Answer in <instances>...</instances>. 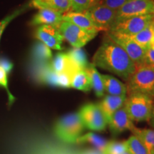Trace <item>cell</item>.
<instances>
[{"mask_svg":"<svg viewBox=\"0 0 154 154\" xmlns=\"http://www.w3.org/2000/svg\"><path fill=\"white\" fill-rule=\"evenodd\" d=\"M92 63L126 82L136 69V64L124 49L109 36L94 55Z\"/></svg>","mask_w":154,"mask_h":154,"instance_id":"1","label":"cell"},{"mask_svg":"<svg viewBox=\"0 0 154 154\" xmlns=\"http://www.w3.org/2000/svg\"><path fill=\"white\" fill-rule=\"evenodd\" d=\"M126 86L128 96L141 94L154 99V69L146 64L137 66L126 81Z\"/></svg>","mask_w":154,"mask_h":154,"instance_id":"2","label":"cell"},{"mask_svg":"<svg viewBox=\"0 0 154 154\" xmlns=\"http://www.w3.org/2000/svg\"><path fill=\"white\" fill-rule=\"evenodd\" d=\"M84 128L79 113H73L59 119L54 127V132L63 143H76Z\"/></svg>","mask_w":154,"mask_h":154,"instance_id":"3","label":"cell"},{"mask_svg":"<svg viewBox=\"0 0 154 154\" xmlns=\"http://www.w3.org/2000/svg\"><path fill=\"white\" fill-rule=\"evenodd\" d=\"M154 106L153 99L141 94L126 96L124 107L129 118L135 122H148Z\"/></svg>","mask_w":154,"mask_h":154,"instance_id":"4","label":"cell"},{"mask_svg":"<svg viewBox=\"0 0 154 154\" xmlns=\"http://www.w3.org/2000/svg\"><path fill=\"white\" fill-rule=\"evenodd\" d=\"M153 20V14L132 17L113 25L108 32L115 35L130 37L145 29Z\"/></svg>","mask_w":154,"mask_h":154,"instance_id":"5","label":"cell"},{"mask_svg":"<svg viewBox=\"0 0 154 154\" xmlns=\"http://www.w3.org/2000/svg\"><path fill=\"white\" fill-rule=\"evenodd\" d=\"M79 114L85 128L94 131H104L108 126V120L96 103H86L80 109Z\"/></svg>","mask_w":154,"mask_h":154,"instance_id":"6","label":"cell"},{"mask_svg":"<svg viewBox=\"0 0 154 154\" xmlns=\"http://www.w3.org/2000/svg\"><path fill=\"white\" fill-rule=\"evenodd\" d=\"M59 30L63 38L75 48H82L96 36V33L86 32L72 24L63 20L59 26Z\"/></svg>","mask_w":154,"mask_h":154,"instance_id":"7","label":"cell"},{"mask_svg":"<svg viewBox=\"0 0 154 154\" xmlns=\"http://www.w3.org/2000/svg\"><path fill=\"white\" fill-rule=\"evenodd\" d=\"M149 14H154L153 0H128L116 11L113 26L130 17Z\"/></svg>","mask_w":154,"mask_h":154,"instance_id":"8","label":"cell"},{"mask_svg":"<svg viewBox=\"0 0 154 154\" xmlns=\"http://www.w3.org/2000/svg\"><path fill=\"white\" fill-rule=\"evenodd\" d=\"M99 31L109 32L114 23L116 11L99 4L84 11Z\"/></svg>","mask_w":154,"mask_h":154,"instance_id":"9","label":"cell"},{"mask_svg":"<svg viewBox=\"0 0 154 154\" xmlns=\"http://www.w3.org/2000/svg\"><path fill=\"white\" fill-rule=\"evenodd\" d=\"M107 34L108 36L111 40H113L124 49L128 57L136 64V67L144 64L147 49L140 47L128 36L115 35V34H111L109 32H108Z\"/></svg>","mask_w":154,"mask_h":154,"instance_id":"10","label":"cell"},{"mask_svg":"<svg viewBox=\"0 0 154 154\" xmlns=\"http://www.w3.org/2000/svg\"><path fill=\"white\" fill-rule=\"evenodd\" d=\"M35 37L50 49L61 51L63 49V38L59 29L51 25H41L36 29Z\"/></svg>","mask_w":154,"mask_h":154,"instance_id":"11","label":"cell"},{"mask_svg":"<svg viewBox=\"0 0 154 154\" xmlns=\"http://www.w3.org/2000/svg\"><path fill=\"white\" fill-rule=\"evenodd\" d=\"M108 126L113 135H119L126 130L131 131L135 127L124 106L111 116L108 120Z\"/></svg>","mask_w":154,"mask_h":154,"instance_id":"12","label":"cell"},{"mask_svg":"<svg viewBox=\"0 0 154 154\" xmlns=\"http://www.w3.org/2000/svg\"><path fill=\"white\" fill-rule=\"evenodd\" d=\"M63 22V14L51 9H39L32 19V25H51L59 28Z\"/></svg>","mask_w":154,"mask_h":154,"instance_id":"13","label":"cell"},{"mask_svg":"<svg viewBox=\"0 0 154 154\" xmlns=\"http://www.w3.org/2000/svg\"><path fill=\"white\" fill-rule=\"evenodd\" d=\"M63 20L72 22V24L86 32L96 34L99 32L91 19L88 18V17L84 12L69 11L63 14Z\"/></svg>","mask_w":154,"mask_h":154,"instance_id":"14","label":"cell"},{"mask_svg":"<svg viewBox=\"0 0 154 154\" xmlns=\"http://www.w3.org/2000/svg\"><path fill=\"white\" fill-rule=\"evenodd\" d=\"M50 66L58 74L62 72H69L72 75L80 69L69 57L67 53H59L50 61Z\"/></svg>","mask_w":154,"mask_h":154,"instance_id":"15","label":"cell"},{"mask_svg":"<svg viewBox=\"0 0 154 154\" xmlns=\"http://www.w3.org/2000/svg\"><path fill=\"white\" fill-rule=\"evenodd\" d=\"M126 99V96H113L108 94L104 96L98 105L104 113L107 120H109L115 111L124 106Z\"/></svg>","mask_w":154,"mask_h":154,"instance_id":"16","label":"cell"},{"mask_svg":"<svg viewBox=\"0 0 154 154\" xmlns=\"http://www.w3.org/2000/svg\"><path fill=\"white\" fill-rule=\"evenodd\" d=\"M31 5L39 9H51L62 14L71 10L70 0H32Z\"/></svg>","mask_w":154,"mask_h":154,"instance_id":"17","label":"cell"},{"mask_svg":"<svg viewBox=\"0 0 154 154\" xmlns=\"http://www.w3.org/2000/svg\"><path fill=\"white\" fill-rule=\"evenodd\" d=\"M106 93L113 96H126V84L109 74H101Z\"/></svg>","mask_w":154,"mask_h":154,"instance_id":"18","label":"cell"},{"mask_svg":"<svg viewBox=\"0 0 154 154\" xmlns=\"http://www.w3.org/2000/svg\"><path fill=\"white\" fill-rule=\"evenodd\" d=\"M84 70L87 72L89 76L90 80H91V88H93L96 96L99 98L104 96L105 90L103 79H102L101 74L98 72L96 66L92 63H88V65Z\"/></svg>","mask_w":154,"mask_h":154,"instance_id":"19","label":"cell"},{"mask_svg":"<svg viewBox=\"0 0 154 154\" xmlns=\"http://www.w3.org/2000/svg\"><path fill=\"white\" fill-rule=\"evenodd\" d=\"M108 142L109 141L99 136V135L89 132L84 135H81L78 138V139L76 140V143H88L93 146L94 148H95L98 151L103 153L106 147Z\"/></svg>","mask_w":154,"mask_h":154,"instance_id":"20","label":"cell"},{"mask_svg":"<svg viewBox=\"0 0 154 154\" xmlns=\"http://www.w3.org/2000/svg\"><path fill=\"white\" fill-rule=\"evenodd\" d=\"M71 88L84 92H88L91 89V80L89 76L84 69L76 72L73 75Z\"/></svg>","mask_w":154,"mask_h":154,"instance_id":"21","label":"cell"},{"mask_svg":"<svg viewBox=\"0 0 154 154\" xmlns=\"http://www.w3.org/2000/svg\"><path fill=\"white\" fill-rule=\"evenodd\" d=\"M32 57L37 63L49 62L52 59V53L47 45L42 42H38L32 50Z\"/></svg>","mask_w":154,"mask_h":154,"instance_id":"22","label":"cell"},{"mask_svg":"<svg viewBox=\"0 0 154 154\" xmlns=\"http://www.w3.org/2000/svg\"><path fill=\"white\" fill-rule=\"evenodd\" d=\"M153 33V26L151 24L147 26L145 29L140 31L138 34L130 36L133 41L138 44V45L144 49H149L151 47V42Z\"/></svg>","mask_w":154,"mask_h":154,"instance_id":"23","label":"cell"},{"mask_svg":"<svg viewBox=\"0 0 154 154\" xmlns=\"http://www.w3.org/2000/svg\"><path fill=\"white\" fill-rule=\"evenodd\" d=\"M131 131L145 144L149 151L154 149V128H140L135 126Z\"/></svg>","mask_w":154,"mask_h":154,"instance_id":"24","label":"cell"},{"mask_svg":"<svg viewBox=\"0 0 154 154\" xmlns=\"http://www.w3.org/2000/svg\"><path fill=\"white\" fill-rule=\"evenodd\" d=\"M124 142L127 150L131 154H149V150L145 144L134 134Z\"/></svg>","mask_w":154,"mask_h":154,"instance_id":"25","label":"cell"},{"mask_svg":"<svg viewBox=\"0 0 154 154\" xmlns=\"http://www.w3.org/2000/svg\"><path fill=\"white\" fill-rule=\"evenodd\" d=\"M67 54L80 69H85L89 63L88 61L87 55L82 48L73 47L69 50Z\"/></svg>","mask_w":154,"mask_h":154,"instance_id":"26","label":"cell"},{"mask_svg":"<svg viewBox=\"0 0 154 154\" xmlns=\"http://www.w3.org/2000/svg\"><path fill=\"white\" fill-rule=\"evenodd\" d=\"M71 10L76 12H84L99 3V0H70Z\"/></svg>","mask_w":154,"mask_h":154,"instance_id":"27","label":"cell"},{"mask_svg":"<svg viewBox=\"0 0 154 154\" xmlns=\"http://www.w3.org/2000/svg\"><path fill=\"white\" fill-rule=\"evenodd\" d=\"M127 149L124 141L111 140L108 142L103 154H122Z\"/></svg>","mask_w":154,"mask_h":154,"instance_id":"28","label":"cell"},{"mask_svg":"<svg viewBox=\"0 0 154 154\" xmlns=\"http://www.w3.org/2000/svg\"><path fill=\"white\" fill-rule=\"evenodd\" d=\"M0 86L3 87L7 91V95H8L9 104L11 105L13 103V102L14 101L15 98L11 94V92L9 91L8 87V82H7V74L1 66H0Z\"/></svg>","mask_w":154,"mask_h":154,"instance_id":"29","label":"cell"},{"mask_svg":"<svg viewBox=\"0 0 154 154\" xmlns=\"http://www.w3.org/2000/svg\"><path fill=\"white\" fill-rule=\"evenodd\" d=\"M73 75L69 72H62L58 74V87L71 88V83Z\"/></svg>","mask_w":154,"mask_h":154,"instance_id":"30","label":"cell"},{"mask_svg":"<svg viewBox=\"0 0 154 154\" xmlns=\"http://www.w3.org/2000/svg\"><path fill=\"white\" fill-rule=\"evenodd\" d=\"M128 1V0H99L98 4L117 11Z\"/></svg>","mask_w":154,"mask_h":154,"instance_id":"31","label":"cell"},{"mask_svg":"<svg viewBox=\"0 0 154 154\" xmlns=\"http://www.w3.org/2000/svg\"><path fill=\"white\" fill-rule=\"evenodd\" d=\"M23 10H24V9H18V10L15 11L14 13H12V14L9 15V16L6 17L5 19H2V20L0 22V38H1V36L2 35L4 30H5V29L7 27V25L9 24V22H11V21L15 18V17L18 16V15L20 14Z\"/></svg>","mask_w":154,"mask_h":154,"instance_id":"32","label":"cell"},{"mask_svg":"<svg viewBox=\"0 0 154 154\" xmlns=\"http://www.w3.org/2000/svg\"><path fill=\"white\" fill-rule=\"evenodd\" d=\"M144 64L154 69V49L152 48H149L146 51Z\"/></svg>","mask_w":154,"mask_h":154,"instance_id":"33","label":"cell"},{"mask_svg":"<svg viewBox=\"0 0 154 154\" xmlns=\"http://www.w3.org/2000/svg\"><path fill=\"white\" fill-rule=\"evenodd\" d=\"M0 66L5 71L7 75H9L13 69V63L7 59L0 58Z\"/></svg>","mask_w":154,"mask_h":154,"instance_id":"34","label":"cell"},{"mask_svg":"<svg viewBox=\"0 0 154 154\" xmlns=\"http://www.w3.org/2000/svg\"><path fill=\"white\" fill-rule=\"evenodd\" d=\"M148 122H149V124L150 125V126H151L152 128H154V106L153 108V111H152L151 118H150L149 121H148Z\"/></svg>","mask_w":154,"mask_h":154,"instance_id":"35","label":"cell"},{"mask_svg":"<svg viewBox=\"0 0 154 154\" xmlns=\"http://www.w3.org/2000/svg\"><path fill=\"white\" fill-rule=\"evenodd\" d=\"M152 25H153V24H152ZM150 48H152V49H154V26H153V36H152V39H151V47H150Z\"/></svg>","mask_w":154,"mask_h":154,"instance_id":"36","label":"cell"},{"mask_svg":"<svg viewBox=\"0 0 154 154\" xmlns=\"http://www.w3.org/2000/svg\"><path fill=\"white\" fill-rule=\"evenodd\" d=\"M149 154H154V149L150 150V151H149Z\"/></svg>","mask_w":154,"mask_h":154,"instance_id":"37","label":"cell"},{"mask_svg":"<svg viewBox=\"0 0 154 154\" xmlns=\"http://www.w3.org/2000/svg\"><path fill=\"white\" fill-rule=\"evenodd\" d=\"M122 154H131V153L130 152L128 151V150H126V151H124V153H123Z\"/></svg>","mask_w":154,"mask_h":154,"instance_id":"38","label":"cell"},{"mask_svg":"<svg viewBox=\"0 0 154 154\" xmlns=\"http://www.w3.org/2000/svg\"><path fill=\"white\" fill-rule=\"evenodd\" d=\"M152 24H153V26H154V20L153 21V22H152Z\"/></svg>","mask_w":154,"mask_h":154,"instance_id":"39","label":"cell"},{"mask_svg":"<svg viewBox=\"0 0 154 154\" xmlns=\"http://www.w3.org/2000/svg\"><path fill=\"white\" fill-rule=\"evenodd\" d=\"M153 1H154V0H153Z\"/></svg>","mask_w":154,"mask_h":154,"instance_id":"40","label":"cell"}]
</instances>
